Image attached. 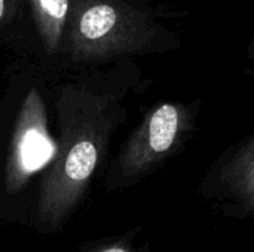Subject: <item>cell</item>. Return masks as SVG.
Listing matches in <instances>:
<instances>
[{
	"mask_svg": "<svg viewBox=\"0 0 254 252\" xmlns=\"http://www.w3.org/2000/svg\"><path fill=\"white\" fill-rule=\"evenodd\" d=\"M71 0H27V31L22 59L51 76H60Z\"/></svg>",
	"mask_w": 254,
	"mask_h": 252,
	"instance_id": "6",
	"label": "cell"
},
{
	"mask_svg": "<svg viewBox=\"0 0 254 252\" xmlns=\"http://www.w3.org/2000/svg\"><path fill=\"white\" fill-rule=\"evenodd\" d=\"M177 45L162 10L146 0H71L60 74L164 53Z\"/></svg>",
	"mask_w": 254,
	"mask_h": 252,
	"instance_id": "2",
	"label": "cell"
},
{
	"mask_svg": "<svg viewBox=\"0 0 254 252\" xmlns=\"http://www.w3.org/2000/svg\"><path fill=\"white\" fill-rule=\"evenodd\" d=\"M134 59L67 73L55 94L58 143L40 181L37 223L61 227L79 205L124 119V98L138 82Z\"/></svg>",
	"mask_w": 254,
	"mask_h": 252,
	"instance_id": "1",
	"label": "cell"
},
{
	"mask_svg": "<svg viewBox=\"0 0 254 252\" xmlns=\"http://www.w3.org/2000/svg\"><path fill=\"white\" fill-rule=\"evenodd\" d=\"M27 31V0H0V46L22 56Z\"/></svg>",
	"mask_w": 254,
	"mask_h": 252,
	"instance_id": "7",
	"label": "cell"
},
{
	"mask_svg": "<svg viewBox=\"0 0 254 252\" xmlns=\"http://www.w3.org/2000/svg\"><path fill=\"white\" fill-rule=\"evenodd\" d=\"M249 58L254 62V36L252 42H250V45H249Z\"/></svg>",
	"mask_w": 254,
	"mask_h": 252,
	"instance_id": "9",
	"label": "cell"
},
{
	"mask_svg": "<svg viewBox=\"0 0 254 252\" xmlns=\"http://www.w3.org/2000/svg\"><path fill=\"white\" fill-rule=\"evenodd\" d=\"M97 252H134L132 250H129L128 247L122 245V244H112V245H107L101 250H98Z\"/></svg>",
	"mask_w": 254,
	"mask_h": 252,
	"instance_id": "8",
	"label": "cell"
},
{
	"mask_svg": "<svg viewBox=\"0 0 254 252\" xmlns=\"http://www.w3.org/2000/svg\"><path fill=\"white\" fill-rule=\"evenodd\" d=\"M199 193L232 215H254V134L228 149L211 166Z\"/></svg>",
	"mask_w": 254,
	"mask_h": 252,
	"instance_id": "5",
	"label": "cell"
},
{
	"mask_svg": "<svg viewBox=\"0 0 254 252\" xmlns=\"http://www.w3.org/2000/svg\"><path fill=\"white\" fill-rule=\"evenodd\" d=\"M196 111L195 104L182 102H162L147 111L112 166L109 189L127 187L143 180L173 156L192 131Z\"/></svg>",
	"mask_w": 254,
	"mask_h": 252,
	"instance_id": "4",
	"label": "cell"
},
{
	"mask_svg": "<svg viewBox=\"0 0 254 252\" xmlns=\"http://www.w3.org/2000/svg\"><path fill=\"white\" fill-rule=\"evenodd\" d=\"M22 88L21 102L4 163V187L18 193L36 169L46 166L54 154V143L48 131L45 79L51 74L31 61L15 64Z\"/></svg>",
	"mask_w": 254,
	"mask_h": 252,
	"instance_id": "3",
	"label": "cell"
}]
</instances>
